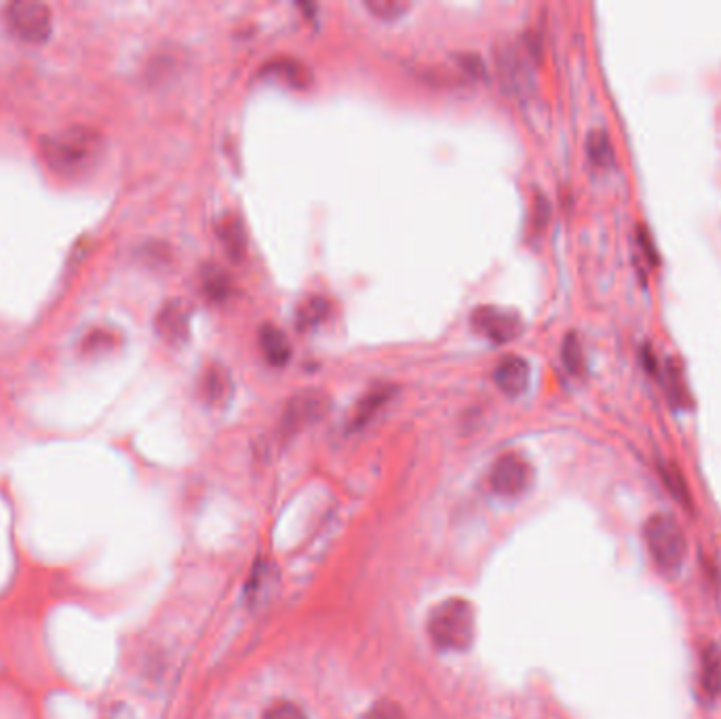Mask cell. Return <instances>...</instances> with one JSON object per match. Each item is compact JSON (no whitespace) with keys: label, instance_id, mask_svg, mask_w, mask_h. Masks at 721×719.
<instances>
[{"label":"cell","instance_id":"6da1fadb","mask_svg":"<svg viewBox=\"0 0 721 719\" xmlns=\"http://www.w3.org/2000/svg\"><path fill=\"white\" fill-rule=\"evenodd\" d=\"M428 637L439 650L464 652L475 639V610L466 599L454 597L428 616Z\"/></svg>","mask_w":721,"mask_h":719},{"label":"cell","instance_id":"7a4b0ae2","mask_svg":"<svg viewBox=\"0 0 721 719\" xmlns=\"http://www.w3.org/2000/svg\"><path fill=\"white\" fill-rule=\"evenodd\" d=\"M643 536H646L648 551L654 563L662 572L673 574L681 568L688 542L684 530H681V526L671 515L650 517L646 528H643Z\"/></svg>","mask_w":721,"mask_h":719},{"label":"cell","instance_id":"3957f363","mask_svg":"<svg viewBox=\"0 0 721 719\" xmlns=\"http://www.w3.org/2000/svg\"><path fill=\"white\" fill-rule=\"evenodd\" d=\"M5 22L9 30L26 43H43L53 30V13L43 3L17 0L5 9Z\"/></svg>","mask_w":721,"mask_h":719},{"label":"cell","instance_id":"277c9868","mask_svg":"<svg viewBox=\"0 0 721 719\" xmlns=\"http://www.w3.org/2000/svg\"><path fill=\"white\" fill-rule=\"evenodd\" d=\"M97 138L85 127H74L45 140V157L55 169H74L95 152Z\"/></svg>","mask_w":721,"mask_h":719},{"label":"cell","instance_id":"5b68a950","mask_svg":"<svg viewBox=\"0 0 721 719\" xmlns=\"http://www.w3.org/2000/svg\"><path fill=\"white\" fill-rule=\"evenodd\" d=\"M329 412V399L321 391H302L287 401L281 416V433L285 437L304 431L306 426L317 424Z\"/></svg>","mask_w":721,"mask_h":719},{"label":"cell","instance_id":"8992f818","mask_svg":"<svg viewBox=\"0 0 721 719\" xmlns=\"http://www.w3.org/2000/svg\"><path fill=\"white\" fill-rule=\"evenodd\" d=\"M530 479H532L530 464L519 454L500 456L494 464L492 475H490L492 490L504 498H515V496L523 494L525 490H528Z\"/></svg>","mask_w":721,"mask_h":719},{"label":"cell","instance_id":"52a82bcc","mask_svg":"<svg viewBox=\"0 0 721 719\" xmlns=\"http://www.w3.org/2000/svg\"><path fill=\"white\" fill-rule=\"evenodd\" d=\"M471 323L477 334L485 336L494 344H506L521 334V319L509 313V310H500L494 306L477 308L471 317Z\"/></svg>","mask_w":721,"mask_h":719},{"label":"cell","instance_id":"ba28073f","mask_svg":"<svg viewBox=\"0 0 721 719\" xmlns=\"http://www.w3.org/2000/svg\"><path fill=\"white\" fill-rule=\"evenodd\" d=\"M494 382L506 397H519L528 391L530 365L521 357H506L494 369Z\"/></svg>","mask_w":721,"mask_h":719},{"label":"cell","instance_id":"9c48e42d","mask_svg":"<svg viewBox=\"0 0 721 719\" xmlns=\"http://www.w3.org/2000/svg\"><path fill=\"white\" fill-rule=\"evenodd\" d=\"M216 232H218V239H220L222 247L226 249V256L232 262H241L247 254V232H245L243 220L232 216V213H226L224 218H220Z\"/></svg>","mask_w":721,"mask_h":719},{"label":"cell","instance_id":"30bf717a","mask_svg":"<svg viewBox=\"0 0 721 719\" xmlns=\"http://www.w3.org/2000/svg\"><path fill=\"white\" fill-rule=\"evenodd\" d=\"M157 327L165 340L173 344L186 342L190 334L188 310L182 306V302H169L157 317Z\"/></svg>","mask_w":721,"mask_h":719},{"label":"cell","instance_id":"8fae6325","mask_svg":"<svg viewBox=\"0 0 721 719\" xmlns=\"http://www.w3.org/2000/svg\"><path fill=\"white\" fill-rule=\"evenodd\" d=\"M395 395V386L391 384H384V386H376L374 391H369L355 407V414L353 418H350V429L353 431H359L363 429V426L372 420L382 407L393 399Z\"/></svg>","mask_w":721,"mask_h":719},{"label":"cell","instance_id":"7c38bea8","mask_svg":"<svg viewBox=\"0 0 721 719\" xmlns=\"http://www.w3.org/2000/svg\"><path fill=\"white\" fill-rule=\"evenodd\" d=\"M260 348L264 353V359L272 367H283L291 359V344H289L287 336L281 332L279 327H272V325L262 327Z\"/></svg>","mask_w":721,"mask_h":719},{"label":"cell","instance_id":"4fadbf2b","mask_svg":"<svg viewBox=\"0 0 721 719\" xmlns=\"http://www.w3.org/2000/svg\"><path fill=\"white\" fill-rule=\"evenodd\" d=\"M700 688L709 698L721 694V650L715 644L707 646L700 656Z\"/></svg>","mask_w":721,"mask_h":719},{"label":"cell","instance_id":"5bb4252c","mask_svg":"<svg viewBox=\"0 0 721 719\" xmlns=\"http://www.w3.org/2000/svg\"><path fill=\"white\" fill-rule=\"evenodd\" d=\"M329 315H331L329 300L321 296H310L296 310V325L300 332H310V329H317L323 323H327Z\"/></svg>","mask_w":721,"mask_h":719},{"label":"cell","instance_id":"9a60e30c","mask_svg":"<svg viewBox=\"0 0 721 719\" xmlns=\"http://www.w3.org/2000/svg\"><path fill=\"white\" fill-rule=\"evenodd\" d=\"M262 74L277 76L279 81H285L289 87L296 89H304L310 83V72L306 70V66L296 60H289V57H281V60L266 64Z\"/></svg>","mask_w":721,"mask_h":719},{"label":"cell","instance_id":"2e32d148","mask_svg":"<svg viewBox=\"0 0 721 719\" xmlns=\"http://www.w3.org/2000/svg\"><path fill=\"white\" fill-rule=\"evenodd\" d=\"M201 287L209 300L224 302L232 294V279L222 266L209 264L201 270Z\"/></svg>","mask_w":721,"mask_h":719},{"label":"cell","instance_id":"e0dca14e","mask_svg":"<svg viewBox=\"0 0 721 719\" xmlns=\"http://www.w3.org/2000/svg\"><path fill=\"white\" fill-rule=\"evenodd\" d=\"M587 152H589V159L595 167L608 169L614 165L616 154H614V146H612L608 131H603V129L591 131L587 138Z\"/></svg>","mask_w":721,"mask_h":719},{"label":"cell","instance_id":"ac0fdd59","mask_svg":"<svg viewBox=\"0 0 721 719\" xmlns=\"http://www.w3.org/2000/svg\"><path fill=\"white\" fill-rule=\"evenodd\" d=\"M201 388H203V395L209 403H222L230 395L232 384H230V378L224 369L211 367L205 372Z\"/></svg>","mask_w":721,"mask_h":719},{"label":"cell","instance_id":"d6986e66","mask_svg":"<svg viewBox=\"0 0 721 719\" xmlns=\"http://www.w3.org/2000/svg\"><path fill=\"white\" fill-rule=\"evenodd\" d=\"M561 357H563L565 367L570 369V374L580 376V374L584 372L582 346H580V340H578V336H576V334H568V338H565L563 348H561Z\"/></svg>","mask_w":721,"mask_h":719},{"label":"cell","instance_id":"ffe728a7","mask_svg":"<svg viewBox=\"0 0 721 719\" xmlns=\"http://www.w3.org/2000/svg\"><path fill=\"white\" fill-rule=\"evenodd\" d=\"M365 9L378 19L393 22V19H399L409 9V5L401 3V0H365Z\"/></svg>","mask_w":721,"mask_h":719},{"label":"cell","instance_id":"44dd1931","mask_svg":"<svg viewBox=\"0 0 721 719\" xmlns=\"http://www.w3.org/2000/svg\"><path fill=\"white\" fill-rule=\"evenodd\" d=\"M262 719H308V717L300 705L281 701V703H275L272 707H268L264 711Z\"/></svg>","mask_w":721,"mask_h":719},{"label":"cell","instance_id":"7402d4cb","mask_svg":"<svg viewBox=\"0 0 721 719\" xmlns=\"http://www.w3.org/2000/svg\"><path fill=\"white\" fill-rule=\"evenodd\" d=\"M665 376H667V391L671 395V401L675 403H686V388H684V382H681V374L679 369H675V365L667 363V369H665Z\"/></svg>","mask_w":721,"mask_h":719},{"label":"cell","instance_id":"603a6c76","mask_svg":"<svg viewBox=\"0 0 721 719\" xmlns=\"http://www.w3.org/2000/svg\"><path fill=\"white\" fill-rule=\"evenodd\" d=\"M662 477H665V483H667V488L671 490V494L677 498V500H681V502H688V490H686V483H684V479H681V475H679V471L675 469V466H669V469H665V471H662Z\"/></svg>","mask_w":721,"mask_h":719},{"label":"cell","instance_id":"cb8c5ba5","mask_svg":"<svg viewBox=\"0 0 721 719\" xmlns=\"http://www.w3.org/2000/svg\"><path fill=\"white\" fill-rule=\"evenodd\" d=\"M365 719H407L399 705L391 701H380L365 713Z\"/></svg>","mask_w":721,"mask_h":719},{"label":"cell","instance_id":"d4e9b609","mask_svg":"<svg viewBox=\"0 0 721 719\" xmlns=\"http://www.w3.org/2000/svg\"><path fill=\"white\" fill-rule=\"evenodd\" d=\"M110 719H131V715H129V711L125 707H116Z\"/></svg>","mask_w":721,"mask_h":719}]
</instances>
